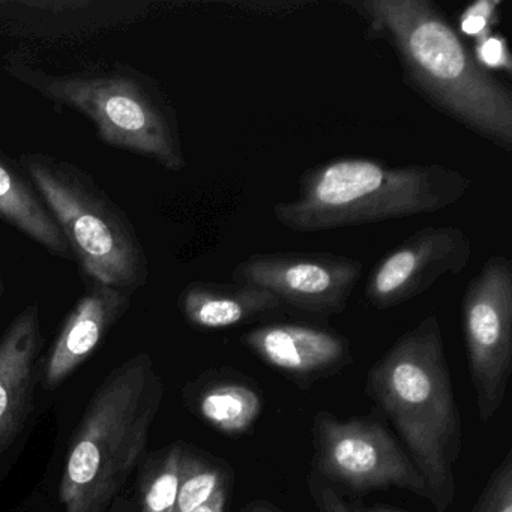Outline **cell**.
I'll return each mask as SVG.
<instances>
[{
    "label": "cell",
    "mask_w": 512,
    "mask_h": 512,
    "mask_svg": "<svg viewBox=\"0 0 512 512\" xmlns=\"http://www.w3.org/2000/svg\"><path fill=\"white\" fill-rule=\"evenodd\" d=\"M230 482L232 475L221 464L182 452L178 494L173 512L196 511Z\"/></svg>",
    "instance_id": "cell-18"
},
{
    "label": "cell",
    "mask_w": 512,
    "mask_h": 512,
    "mask_svg": "<svg viewBox=\"0 0 512 512\" xmlns=\"http://www.w3.org/2000/svg\"><path fill=\"white\" fill-rule=\"evenodd\" d=\"M5 70L41 97L91 119L107 146L142 155L170 172L187 167L178 113L148 74L125 64L50 74L17 55L7 59Z\"/></svg>",
    "instance_id": "cell-5"
},
{
    "label": "cell",
    "mask_w": 512,
    "mask_h": 512,
    "mask_svg": "<svg viewBox=\"0 0 512 512\" xmlns=\"http://www.w3.org/2000/svg\"><path fill=\"white\" fill-rule=\"evenodd\" d=\"M364 265L352 257L323 253H257L233 268V283L253 284L283 307L328 317L346 310Z\"/></svg>",
    "instance_id": "cell-9"
},
{
    "label": "cell",
    "mask_w": 512,
    "mask_h": 512,
    "mask_svg": "<svg viewBox=\"0 0 512 512\" xmlns=\"http://www.w3.org/2000/svg\"><path fill=\"white\" fill-rule=\"evenodd\" d=\"M472 242L460 227L428 226L404 239L371 271L365 298L389 310L427 292L434 283L466 269Z\"/></svg>",
    "instance_id": "cell-10"
},
{
    "label": "cell",
    "mask_w": 512,
    "mask_h": 512,
    "mask_svg": "<svg viewBox=\"0 0 512 512\" xmlns=\"http://www.w3.org/2000/svg\"><path fill=\"white\" fill-rule=\"evenodd\" d=\"M367 379L368 395L424 478L428 502L445 512L455 499L463 428L437 316L424 317L401 335Z\"/></svg>",
    "instance_id": "cell-2"
},
{
    "label": "cell",
    "mask_w": 512,
    "mask_h": 512,
    "mask_svg": "<svg viewBox=\"0 0 512 512\" xmlns=\"http://www.w3.org/2000/svg\"><path fill=\"white\" fill-rule=\"evenodd\" d=\"M41 347L40 307L31 304L0 338V454L19 436L31 412Z\"/></svg>",
    "instance_id": "cell-13"
},
{
    "label": "cell",
    "mask_w": 512,
    "mask_h": 512,
    "mask_svg": "<svg viewBox=\"0 0 512 512\" xmlns=\"http://www.w3.org/2000/svg\"><path fill=\"white\" fill-rule=\"evenodd\" d=\"M241 343L269 367L307 382L353 362L346 337L299 323L257 326L242 335Z\"/></svg>",
    "instance_id": "cell-12"
},
{
    "label": "cell",
    "mask_w": 512,
    "mask_h": 512,
    "mask_svg": "<svg viewBox=\"0 0 512 512\" xmlns=\"http://www.w3.org/2000/svg\"><path fill=\"white\" fill-rule=\"evenodd\" d=\"M184 449L176 445L164 455L142 488L143 512H173Z\"/></svg>",
    "instance_id": "cell-19"
},
{
    "label": "cell",
    "mask_w": 512,
    "mask_h": 512,
    "mask_svg": "<svg viewBox=\"0 0 512 512\" xmlns=\"http://www.w3.org/2000/svg\"><path fill=\"white\" fill-rule=\"evenodd\" d=\"M499 5V0H481L467 8L461 16V31L467 37L476 38V43L490 37L491 28L499 22Z\"/></svg>",
    "instance_id": "cell-22"
},
{
    "label": "cell",
    "mask_w": 512,
    "mask_h": 512,
    "mask_svg": "<svg viewBox=\"0 0 512 512\" xmlns=\"http://www.w3.org/2000/svg\"><path fill=\"white\" fill-rule=\"evenodd\" d=\"M461 329L479 419L502 407L512 371V265L491 256L469 281L461 301Z\"/></svg>",
    "instance_id": "cell-8"
},
{
    "label": "cell",
    "mask_w": 512,
    "mask_h": 512,
    "mask_svg": "<svg viewBox=\"0 0 512 512\" xmlns=\"http://www.w3.org/2000/svg\"><path fill=\"white\" fill-rule=\"evenodd\" d=\"M241 512H281L277 506L272 503L266 502V500H253L242 508Z\"/></svg>",
    "instance_id": "cell-25"
},
{
    "label": "cell",
    "mask_w": 512,
    "mask_h": 512,
    "mask_svg": "<svg viewBox=\"0 0 512 512\" xmlns=\"http://www.w3.org/2000/svg\"><path fill=\"white\" fill-rule=\"evenodd\" d=\"M232 484V482H230ZM230 484L221 487L205 505L200 506L194 512H226L227 502H229Z\"/></svg>",
    "instance_id": "cell-24"
},
{
    "label": "cell",
    "mask_w": 512,
    "mask_h": 512,
    "mask_svg": "<svg viewBox=\"0 0 512 512\" xmlns=\"http://www.w3.org/2000/svg\"><path fill=\"white\" fill-rule=\"evenodd\" d=\"M476 62L485 70H493V68H505L506 71H511V56H509L508 49H506L505 41L500 37L485 38L479 41L475 46Z\"/></svg>",
    "instance_id": "cell-23"
},
{
    "label": "cell",
    "mask_w": 512,
    "mask_h": 512,
    "mask_svg": "<svg viewBox=\"0 0 512 512\" xmlns=\"http://www.w3.org/2000/svg\"><path fill=\"white\" fill-rule=\"evenodd\" d=\"M19 163L85 275L130 293L148 283L149 260L136 227L89 173L41 152L20 155Z\"/></svg>",
    "instance_id": "cell-6"
},
{
    "label": "cell",
    "mask_w": 512,
    "mask_h": 512,
    "mask_svg": "<svg viewBox=\"0 0 512 512\" xmlns=\"http://www.w3.org/2000/svg\"><path fill=\"white\" fill-rule=\"evenodd\" d=\"M0 220L46 248L53 256L74 260L64 233L47 209L31 179L22 167L14 166L7 155L0 152Z\"/></svg>",
    "instance_id": "cell-17"
},
{
    "label": "cell",
    "mask_w": 512,
    "mask_h": 512,
    "mask_svg": "<svg viewBox=\"0 0 512 512\" xmlns=\"http://www.w3.org/2000/svg\"><path fill=\"white\" fill-rule=\"evenodd\" d=\"M179 308L200 329H226L262 319L283 305L268 290L245 283L194 281L182 290Z\"/></svg>",
    "instance_id": "cell-15"
},
{
    "label": "cell",
    "mask_w": 512,
    "mask_h": 512,
    "mask_svg": "<svg viewBox=\"0 0 512 512\" xmlns=\"http://www.w3.org/2000/svg\"><path fill=\"white\" fill-rule=\"evenodd\" d=\"M163 383L151 356L140 353L116 367L83 416L61 482L64 512H106L139 463Z\"/></svg>",
    "instance_id": "cell-4"
},
{
    "label": "cell",
    "mask_w": 512,
    "mask_h": 512,
    "mask_svg": "<svg viewBox=\"0 0 512 512\" xmlns=\"http://www.w3.org/2000/svg\"><path fill=\"white\" fill-rule=\"evenodd\" d=\"M133 293L94 283L68 316L47 359V386L64 382L92 355L110 328L127 313Z\"/></svg>",
    "instance_id": "cell-14"
},
{
    "label": "cell",
    "mask_w": 512,
    "mask_h": 512,
    "mask_svg": "<svg viewBox=\"0 0 512 512\" xmlns=\"http://www.w3.org/2000/svg\"><path fill=\"white\" fill-rule=\"evenodd\" d=\"M149 7L142 0H0V34L73 43L134 25Z\"/></svg>",
    "instance_id": "cell-11"
},
{
    "label": "cell",
    "mask_w": 512,
    "mask_h": 512,
    "mask_svg": "<svg viewBox=\"0 0 512 512\" xmlns=\"http://www.w3.org/2000/svg\"><path fill=\"white\" fill-rule=\"evenodd\" d=\"M193 394L200 418L227 436L251 433L265 406L259 386L235 370L209 371Z\"/></svg>",
    "instance_id": "cell-16"
},
{
    "label": "cell",
    "mask_w": 512,
    "mask_h": 512,
    "mask_svg": "<svg viewBox=\"0 0 512 512\" xmlns=\"http://www.w3.org/2000/svg\"><path fill=\"white\" fill-rule=\"evenodd\" d=\"M313 445L314 475L323 481L356 493L400 488L427 499V485L412 458L374 419L341 421L325 410L317 412Z\"/></svg>",
    "instance_id": "cell-7"
},
{
    "label": "cell",
    "mask_w": 512,
    "mask_h": 512,
    "mask_svg": "<svg viewBox=\"0 0 512 512\" xmlns=\"http://www.w3.org/2000/svg\"><path fill=\"white\" fill-rule=\"evenodd\" d=\"M5 293V280H4V271L0 268V301L4 298Z\"/></svg>",
    "instance_id": "cell-26"
},
{
    "label": "cell",
    "mask_w": 512,
    "mask_h": 512,
    "mask_svg": "<svg viewBox=\"0 0 512 512\" xmlns=\"http://www.w3.org/2000/svg\"><path fill=\"white\" fill-rule=\"evenodd\" d=\"M470 512H512V452L490 475Z\"/></svg>",
    "instance_id": "cell-20"
},
{
    "label": "cell",
    "mask_w": 512,
    "mask_h": 512,
    "mask_svg": "<svg viewBox=\"0 0 512 512\" xmlns=\"http://www.w3.org/2000/svg\"><path fill=\"white\" fill-rule=\"evenodd\" d=\"M370 38L386 41L407 85L434 109L512 151V92L476 62L431 0H349Z\"/></svg>",
    "instance_id": "cell-1"
},
{
    "label": "cell",
    "mask_w": 512,
    "mask_h": 512,
    "mask_svg": "<svg viewBox=\"0 0 512 512\" xmlns=\"http://www.w3.org/2000/svg\"><path fill=\"white\" fill-rule=\"evenodd\" d=\"M470 185L463 173L440 164L338 158L305 172L298 197L277 203L272 214L292 232H325L442 211Z\"/></svg>",
    "instance_id": "cell-3"
},
{
    "label": "cell",
    "mask_w": 512,
    "mask_h": 512,
    "mask_svg": "<svg viewBox=\"0 0 512 512\" xmlns=\"http://www.w3.org/2000/svg\"><path fill=\"white\" fill-rule=\"evenodd\" d=\"M308 490L311 499L319 512H406L391 506H367L362 503L350 502L337 493L328 482L319 476L311 475L308 479Z\"/></svg>",
    "instance_id": "cell-21"
}]
</instances>
